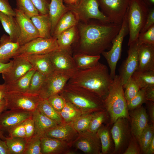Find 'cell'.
Listing matches in <instances>:
<instances>
[{"instance_id": "f5cc1de1", "label": "cell", "mask_w": 154, "mask_h": 154, "mask_svg": "<svg viewBox=\"0 0 154 154\" xmlns=\"http://www.w3.org/2000/svg\"><path fill=\"white\" fill-rule=\"evenodd\" d=\"M0 11L8 15L15 17L16 13L8 0H0Z\"/></svg>"}, {"instance_id": "44dd1931", "label": "cell", "mask_w": 154, "mask_h": 154, "mask_svg": "<svg viewBox=\"0 0 154 154\" xmlns=\"http://www.w3.org/2000/svg\"><path fill=\"white\" fill-rule=\"evenodd\" d=\"M71 146L63 141L49 137L41 138L42 154H71L75 152L70 150Z\"/></svg>"}, {"instance_id": "ab89813d", "label": "cell", "mask_w": 154, "mask_h": 154, "mask_svg": "<svg viewBox=\"0 0 154 154\" xmlns=\"http://www.w3.org/2000/svg\"><path fill=\"white\" fill-rule=\"evenodd\" d=\"M16 8L31 18L40 14L31 0H16Z\"/></svg>"}, {"instance_id": "ffe728a7", "label": "cell", "mask_w": 154, "mask_h": 154, "mask_svg": "<svg viewBox=\"0 0 154 154\" xmlns=\"http://www.w3.org/2000/svg\"><path fill=\"white\" fill-rule=\"evenodd\" d=\"M129 114L131 132L138 141L143 129L148 124V115L145 109L141 106L131 110Z\"/></svg>"}, {"instance_id": "d4e9b609", "label": "cell", "mask_w": 154, "mask_h": 154, "mask_svg": "<svg viewBox=\"0 0 154 154\" xmlns=\"http://www.w3.org/2000/svg\"><path fill=\"white\" fill-rule=\"evenodd\" d=\"M19 46L18 43L12 41L9 36L2 35L0 39V63L8 62L15 56Z\"/></svg>"}, {"instance_id": "db71d44e", "label": "cell", "mask_w": 154, "mask_h": 154, "mask_svg": "<svg viewBox=\"0 0 154 154\" xmlns=\"http://www.w3.org/2000/svg\"><path fill=\"white\" fill-rule=\"evenodd\" d=\"M154 25V7L149 8V10L144 26L140 33L144 32Z\"/></svg>"}, {"instance_id": "7402d4cb", "label": "cell", "mask_w": 154, "mask_h": 154, "mask_svg": "<svg viewBox=\"0 0 154 154\" xmlns=\"http://www.w3.org/2000/svg\"><path fill=\"white\" fill-rule=\"evenodd\" d=\"M138 60L137 70H154V45L140 44L138 52Z\"/></svg>"}, {"instance_id": "6da1fadb", "label": "cell", "mask_w": 154, "mask_h": 154, "mask_svg": "<svg viewBox=\"0 0 154 154\" xmlns=\"http://www.w3.org/2000/svg\"><path fill=\"white\" fill-rule=\"evenodd\" d=\"M121 26V24L99 21L79 23L77 26L79 40L77 53L100 55L106 50L111 48Z\"/></svg>"}, {"instance_id": "680465c9", "label": "cell", "mask_w": 154, "mask_h": 154, "mask_svg": "<svg viewBox=\"0 0 154 154\" xmlns=\"http://www.w3.org/2000/svg\"><path fill=\"white\" fill-rule=\"evenodd\" d=\"M12 60L7 63H0V74H2L8 70L12 66Z\"/></svg>"}, {"instance_id": "52a82bcc", "label": "cell", "mask_w": 154, "mask_h": 154, "mask_svg": "<svg viewBox=\"0 0 154 154\" xmlns=\"http://www.w3.org/2000/svg\"><path fill=\"white\" fill-rule=\"evenodd\" d=\"M128 33L126 13L121 28L114 40L110 50L107 51H105L102 53L108 63L110 68V74L113 79L116 75L117 64L121 56L124 38Z\"/></svg>"}, {"instance_id": "484cf974", "label": "cell", "mask_w": 154, "mask_h": 154, "mask_svg": "<svg viewBox=\"0 0 154 154\" xmlns=\"http://www.w3.org/2000/svg\"><path fill=\"white\" fill-rule=\"evenodd\" d=\"M77 26L65 30L56 39L59 50L71 54V46L78 38Z\"/></svg>"}, {"instance_id": "7c38bea8", "label": "cell", "mask_w": 154, "mask_h": 154, "mask_svg": "<svg viewBox=\"0 0 154 154\" xmlns=\"http://www.w3.org/2000/svg\"><path fill=\"white\" fill-rule=\"evenodd\" d=\"M70 78L62 73L53 72L46 76L38 95L42 99H47L53 95L59 94Z\"/></svg>"}, {"instance_id": "9a60e30c", "label": "cell", "mask_w": 154, "mask_h": 154, "mask_svg": "<svg viewBox=\"0 0 154 154\" xmlns=\"http://www.w3.org/2000/svg\"><path fill=\"white\" fill-rule=\"evenodd\" d=\"M140 44L137 40L129 46L128 56L119 70V76L123 86L138 68V52Z\"/></svg>"}, {"instance_id": "11a10c76", "label": "cell", "mask_w": 154, "mask_h": 154, "mask_svg": "<svg viewBox=\"0 0 154 154\" xmlns=\"http://www.w3.org/2000/svg\"><path fill=\"white\" fill-rule=\"evenodd\" d=\"M145 97L147 101L154 102V86L145 88Z\"/></svg>"}, {"instance_id": "f35d334b", "label": "cell", "mask_w": 154, "mask_h": 154, "mask_svg": "<svg viewBox=\"0 0 154 154\" xmlns=\"http://www.w3.org/2000/svg\"><path fill=\"white\" fill-rule=\"evenodd\" d=\"M109 116L106 110L94 113L88 130L93 133H97L103 123L107 120Z\"/></svg>"}, {"instance_id": "7a4b0ae2", "label": "cell", "mask_w": 154, "mask_h": 154, "mask_svg": "<svg viewBox=\"0 0 154 154\" xmlns=\"http://www.w3.org/2000/svg\"><path fill=\"white\" fill-rule=\"evenodd\" d=\"M113 81L107 67L99 62L90 68L78 70L67 83L84 88L104 100L108 93Z\"/></svg>"}, {"instance_id": "277c9868", "label": "cell", "mask_w": 154, "mask_h": 154, "mask_svg": "<svg viewBox=\"0 0 154 154\" xmlns=\"http://www.w3.org/2000/svg\"><path fill=\"white\" fill-rule=\"evenodd\" d=\"M124 92L119 76L116 75L108 93L104 100L111 124L120 117L125 118L129 121V113Z\"/></svg>"}, {"instance_id": "9f6ffc18", "label": "cell", "mask_w": 154, "mask_h": 154, "mask_svg": "<svg viewBox=\"0 0 154 154\" xmlns=\"http://www.w3.org/2000/svg\"><path fill=\"white\" fill-rule=\"evenodd\" d=\"M147 108L149 115L152 124H154V102L147 101Z\"/></svg>"}, {"instance_id": "4fadbf2b", "label": "cell", "mask_w": 154, "mask_h": 154, "mask_svg": "<svg viewBox=\"0 0 154 154\" xmlns=\"http://www.w3.org/2000/svg\"><path fill=\"white\" fill-rule=\"evenodd\" d=\"M129 121L127 118L120 117L114 123L110 132L114 143V153H121L129 143L131 136Z\"/></svg>"}, {"instance_id": "6125c7cd", "label": "cell", "mask_w": 154, "mask_h": 154, "mask_svg": "<svg viewBox=\"0 0 154 154\" xmlns=\"http://www.w3.org/2000/svg\"><path fill=\"white\" fill-rule=\"evenodd\" d=\"M154 153V138L149 145L145 154H153Z\"/></svg>"}, {"instance_id": "4316f807", "label": "cell", "mask_w": 154, "mask_h": 154, "mask_svg": "<svg viewBox=\"0 0 154 154\" xmlns=\"http://www.w3.org/2000/svg\"><path fill=\"white\" fill-rule=\"evenodd\" d=\"M79 20L77 14L71 9L64 14L58 21L54 30L52 37L57 39L62 32L76 26Z\"/></svg>"}, {"instance_id": "8fae6325", "label": "cell", "mask_w": 154, "mask_h": 154, "mask_svg": "<svg viewBox=\"0 0 154 154\" xmlns=\"http://www.w3.org/2000/svg\"><path fill=\"white\" fill-rule=\"evenodd\" d=\"M48 55L54 71L62 73L71 78L78 70L71 54L58 50Z\"/></svg>"}, {"instance_id": "74e56055", "label": "cell", "mask_w": 154, "mask_h": 154, "mask_svg": "<svg viewBox=\"0 0 154 154\" xmlns=\"http://www.w3.org/2000/svg\"><path fill=\"white\" fill-rule=\"evenodd\" d=\"M154 138V125L148 124L141 132L137 141L141 153L145 154Z\"/></svg>"}, {"instance_id": "8992f818", "label": "cell", "mask_w": 154, "mask_h": 154, "mask_svg": "<svg viewBox=\"0 0 154 154\" xmlns=\"http://www.w3.org/2000/svg\"><path fill=\"white\" fill-rule=\"evenodd\" d=\"M7 109L33 112L42 99L38 95L17 92H7L4 98Z\"/></svg>"}, {"instance_id": "5b68a950", "label": "cell", "mask_w": 154, "mask_h": 154, "mask_svg": "<svg viewBox=\"0 0 154 154\" xmlns=\"http://www.w3.org/2000/svg\"><path fill=\"white\" fill-rule=\"evenodd\" d=\"M149 10L143 0H130L126 13L129 34L128 46L137 40Z\"/></svg>"}, {"instance_id": "f907efd6", "label": "cell", "mask_w": 154, "mask_h": 154, "mask_svg": "<svg viewBox=\"0 0 154 154\" xmlns=\"http://www.w3.org/2000/svg\"><path fill=\"white\" fill-rule=\"evenodd\" d=\"M40 14L48 13L50 0H31Z\"/></svg>"}, {"instance_id": "ac0fdd59", "label": "cell", "mask_w": 154, "mask_h": 154, "mask_svg": "<svg viewBox=\"0 0 154 154\" xmlns=\"http://www.w3.org/2000/svg\"><path fill=\"white\" fill-rule=\"evenodd\" d=\"M13 58L11 66L2 74L3 78L5 83L15 80L33 68L30 63L24 57L16 56Z\"/></svg>"}, {"instance_id": "603a6c76", "label": "cell", "mask_w": 154, "mask_h": 154, "mask_svg": "<svg viewBox=\"0 0 154 154\" xmlns=\"http://www.w3.org/2000/svg\"><path fill=\"white\" fill-rule=\"evenodd\" d=\"M48 54H32L19 56L23 57L26 59L36 71L47 76L54 71Z\"/></svg>"}, {"instance_id": "e7e4bbea", "label": "cell", "mask_w": 154, "mask_h": 154, "mask_svg": "<svg viewBox=\"0 0 154 154\" xmlns=\"http://www.w3.org/2000/svg\"><path fill=\"white\" fill-rule=\"evenodd\" d=\"M143 1L149 8L154 7V0H143Z\"/></svg>"}, {"instance_id": "c3c4849f", "label": "cell", "mask_w": 154, "mask_h": 154, "mask_svg": "<svg viewBox=\"0 0 154 154\" xmlns=\"http://www.w3.org/2000/svg\"><path fill=\"white\" fill-rule=\"evenodd\" d=\"M23 122L11 128L7 131L9 137L26 138Z\"/></svg>"}, {"instance_id": "7dc6e473", "label": "cell", "mask_w": 154, "mask_h": 154, "mask_svg": "<svg viewBox=\"0 0 154 154\" xmlns=\"http://www.w3.org/2000/svg\"><path fill=\"white\" fill-rule=\"evenodd\" d=\"M47 100L50 105L59 114L66 102L64 99L59 94L53 95Z\"/></svg>"}, {"instance_id": "d590c367", "label": "cell", "mask_w": 154, "mask_h": 154, "mask_svg": "<svg viewBox=\"0 0 154 154\" xmlns=\"http://www.w3.org/2000/svg\"><path fill=\"white\" fill-rule=\"evenodd\" d=\"M11 154H24L27 141L26 138L9 137L5 140Z\"/></svg>"}, {"instance_id": "91938a15", "label": "cell", "mask_w": 154, "mask_h": 154, "mask_svg": "<svg viewBox=\"0 0 154 154\" xmlns=\"http://www.w3.org/2000/svg\"><path fill=\"white\" fill-rule=\"evenodd\" d=\"M7 92L5 84H0V101L4 99Z\"/></svg>"}, {"instance_id": "30bf717a", "label": "cell", "mask_w": 154, "mask_h": 154, "mask_svg": "<svg viewBox=\"0 0 154 154\" xmlns=\"http://www.w3.org/2000/svg\"><path fill=\"white\" fill-rule=\"evenodd\" d=\"M101 11L112 22L121 24L130 0H97Z\"/></svg>"}, {"instance_id": "8d00e7d4", "label": "cell", "mask_w": 154, "mask_h": 154, "mask_svg": "<svg viewBox=\"0 0 154 154\" xmlns=\"http://www.w3.org/2000/svg\"><path fill=\"white\" fill-rule=\"evenodd\" d=\"M37 108L45 116L58 124L64 123L59 114L50 105L47 99H41Z\"/></svg>"}, {"instance_id": "60d3db41", "label": "cell", "mask_w": 154, "mask_h": 154, "mask_svg": "<svg viewBox=\"0 0 154 154\" xmlns=\"http://www.w3.org/2000/svg\"><path fill=\"white\" fill-rule=\"evenodd\" d=\"M46 76L35 71L31 79L27 93L32 94L38 95Z\"/></svg>"}, {"instance_id": "f1b7e54d", "label": "cell", "mask_w": 154, "mask_h": 154, "mask_svg": "<svg viewBox=\"0 0 154 154\" xmlns=\"http://www.w3.org/2000/svg\"><path fill=\"white\" fill-rule=\"evenodd\" d=\"M70 9L69 7L64 4L63 0H50L48 14L51 23L50 34L52 37L58 21L64 14Z\"/></svg>"}, {"instance_id": "e575fe53", "label": "cell", "mask_w": 154, "mask_h": 154, "mask_svg": "<svg viewBox=\"0 0 154 154\" xmlns=\"http://www.w3.org/2000/svg\"><path fill=\"white\" fill-rule=\"evenodd\" d=\"M59 114L63 123H72L83 114L73 105L66 102Z\"/></svg>"}, {"instance_id": "94428289", "label": "cell", "mask_w": 154, "mask_h": 154, "mask_svg": "<svg viewBox=\"0 0 154 154\" xmlns=\"http://www.w3.org/2000/svg\"><path fill=\"white\" fill-rule=\"evenodd\" d=\"M80 0H63L66 5L71 7L76 5L79 3Z\"/></svg>"}, {"instance_id": "2e32d148", "label": "cell", "mask_w": 154, "mask_h": 154, "mask_svg": "<svg viewBox=\"0 0 154 154\" xmlns=\"http://www.w3.org/2000/svg\"><path fill=\"white\" fill-rule=\"evenodd\" d=\"M14 9L16 13L15 17L20 28V33L17 41L19 46L39 37L38 31L31 19L16 8Z\"/></svg>"}, {"instance_id": "ba28073f", "label": "cell", "mask_w": 154, "mask_h": 154, "mask_svg": "<svg viewBox=\"0 0 154 154\" xmlns=\"http://www.w3.org/2000/svg\"><path fill=\"white\" fill-rule=\"evenodd\" d=\"M58 50L56 38L53 37L50 38L39 37L20 46L14 57L32 54H46Z\"/></svg>"}, {"instance_id": "816d5d0a", "label": "cell", "mask_w": 154, "mask_h": 154, "mask_svg": "<svg viewBox=\"0 0 154 154\" xmlns=\"http://www.w3.org/2000/svg\"><path fill=\"white\" fill-rule=\"evenodd\" d=\"M26 133V138L28 139L34 134L35 126L32 117L23 122Z\"/></svg>"}, {"instance_id": "f6af8a7d", "label": "cell", "mask_w": 154, "mask_h": 154, "mask_svg": "<svg viewBox=\"0 0 154 154\" xmlns=\"http://www.w3.org/2000/svg\"><path fill=\"white\" fill-rule=\"evenodd\" d=\"M145 88L141 89L137 94L127 103L128 110H132L141 106L147 100L145 97Z\"/></svg>"}, {"instance_id": "1f68e13d", "label": "cell", "mask_w": 154, "mask_h": 154, "mask_svg": "<svg viewBox=\"0 0 154 154\" xmlns=\"http://www.w3.org/2000/svg\"><path fill=\"white\" fill-rule=\"evenodd\" d=\"M73 57L79 70L88 69L95 66L99 62L100 55H92L77 53Z\"/></svg>"}, {"instance_id": "5bb4252c", "label": "cell", "mask_w": 154, "mask_h": 154, "mask_svg": "<svg viewBox=\"0 0 154 154\" xmlns=\"http://www.w3.org/2000/svg\"><path fill=\"white\" fill-rule=\"evenodd\" d=\"M72 146L86 154H102L101 142L97 133L88 130L79 134Z\"/></svg>"}, {"instance_id": "be15d7a7", "label": "cell", "mask_w": 154, "mask_h": 154, "mask_svg": "<svg viewBox=\"0 0 154 154\" xmlns=\"http://www.w3.org/2000/svg\"><path fill=\"white\" fill-rule=\"evenodd\" d=\"M7 109L6 102L4 99L0 101V114Z\"/></svg>"}, {"instance_id": "836d02e7", "label": "cell", "mask_w": 154, "mask_h": 154, "mask_svg": "<svg viewBox=\"0 0 154 154\" xmlns=\"http://www.w3.org/2000/svg\"><path fill=\"white\" fill-rule=\"evenodd\" d=\"M141 89L154 86V70H137L131 76Z\"/></svg>"}, {"instance_id": "f546056e", "label": "cell", "mask_w": 154, "mask_h": 154, "mask_svg": "<svg viewBox=\"0 0 154 154\" xmlns=\"http://www.w3.org/2000/svg\"><path fill=\"white\" fill-rule=\"evenodd\" d=\"M31 19L38 31L39 37L44 38L52 37L50 34L51 23L48 13L40 14Z\"/></svg>"}, {"instance_id": "83f0119b", "label": "cell", "mask_w": 154, "mask_h": 154, "mask_svg": "<svg viewBox=\"0 0 154 154\" xmlns=\"http://www.w3.org/2000/svg\"><path fill=\"white\" fill-rule=\"evenodd\" d=\"M0 21L11 40L13 42H17L20 30L15 17L8 15L0 11Z\"/></svg>"}, {"instance_id": "681fc988", "label": "cell", "mask_w": 154, "mask_h": 154, "mask_svg": "<svg viewBox=\"0 0 154 154\" xmlns=\"http://www.w3.org/2000/svg\"><path fill=\"white\" fill-rule=\"evenodd\" d=\"M136 138L132 135L127 148L124 151L123 154H139L141 152L138 142Z\"/></svg>"}, {"instance_id": "d6986e66", "label": "cell", "mask_w": 154, "mask_h": 154, "mask_svg": "<svg viewBox=\"0 0 154 154\" xmlns=\"http://www.w3.org/2000/svg\"><path fill=\"white\" fill-rule=\"evenodd\" d=\"M78 135L79 133L74 129L72 123H64L48 130L43 136L63 141L72 147V143Z\"/></svg>"}, {"instance_id": "ee69618b", "label": "cell", "mask_w": 154, "mask_h": 154, "mask_svg": "<svg viewBox=\"0 0 154 154\" xmlns=\"http://www.w3.org/2000/svg\"><path fill=\"white\" fill-rule=\"evenodd\" d=\"M123 87L125 88L124 93L127 103L134 98L141 89L132 77L128 80Z\"/></svg>"}, {"instance_id": "b9f144b4", "label": "cell", "mask_w": 154, "mask_h": 154, "mask_svg": "<svg viewBox=\"0 0 154 154\" xmlns=\"http://www.w3.org/2000/svg\"><path fill=\"white\" fill-rule=\"evenodd\" d=\"M93 113L83 114L72 123L74 128L79 134L88 130Z\"/></svg>"}, {"instance_id": "bcb514c9", "label": "cell", "mask_w": 154, "mask_h": 154, "mask_svg": "<svg viewBox=\"0 0 154 154\" xmlns=\"http://www.w3.org/2000/svg\"><path fill=\"white\" fill-rule=\"evenodd\" d=\"M137 40L140 44H146L154 45V25L144 32L140 33Z\"/></svg>"}, {"instance_id": "3957f363", "label": "cell", "mask_w": 154, "mask_h": 154, "mask_svg": "<svg viewBox=\"0 0 154 154\" xmlns=\"http://www.w3.org/2000/svg\"><path fill=\"white\" fill-rule=\"evenodd\" d=\"M59 94L66 102L73 105L83 114L106 110L103 99L83 87L67 83Z\"/></svg>"}, {"instance_id": "d6a6232c", "label": "cell", "mask_w": 154, "mask_h": 154, "mask_svg": "<svg viewBox=\"0 0 154 154\" xmlns=\"http://www.w3.org/2000/svg\"><path fill=\"white\" fill-rule=\"evenodd\" d=\"M108 128L107 125H102L97 132L100 140L102 154H103L110 153L112 151L113 152L114 151L112 141V138Z\"/></svg>"}, {"instance_id": "9c48e42d", "label": "cell", "mask_w": 154, "mask_h": 154, "mask_svg": "<svg viewBox=\"0 0 154 154\" xmlns=\"http://www.w3.org/2000/svg\"><path fill=\"white\" fill-rule=\"evenodd\" d=\"M69 7L77 14L79 21L84 23L92 19L103 22H111L100 10L97 0H80L76 5Z\"/></svg>"}, {"instance_id": "e0dca14e", "label": "cell", "mask_w": 154, "mask_h": 154, "mask_svg": "<svg viewBox=\"0 0 154 154\" xmlns=\"http://www.w3.org/2000/svg\"><path fill=\"white\" fill-rule=\"evenodd\" d=\"M32 112L19 110H5L0 114V129L7 131L31 117Z\"/></svg>"}, {"instance_id": "7bdbcfd3", "label": "cell", "mask_w": 154, "mask_h": 154, "mask_svg": "<svg viewBox=\"0 0 154 154\" xmlns=\"http://www.w3.org/2000/svg\"><path fill=\"white\" fill-rule=\"evenodd\" d=\"M41 137L34 135L27 139L24 154H42L41 149Z\"/></svg>"}, {"instance_id": "4dcf8cb0", "label": "cell", "mask_w": 154, "mask_h": 154, "mask_svg": "<svg viewBox=\"0 0 154 154\" xmlns=\"http://www.w3.org/2000/svg\"><path fill=\"white\" fill-rule=\"evenodd\" d=\"M36 70L32 69L25 74L13 82L5 83L7 92H17L27 93L33 75Z\"/></svg>"}, {"instance_id": "6f0895ef", "label": "cell", "mask_w": 154, "mask_h": 154, "mask_svg": "<svg viewBox=\"0 0 154 154\" xmlns=\"http://www.w3.org/2000/svg\"><path fill=\"white\" fill-rule=\"evenodd\" d=\"M0 154H11L5 141L0 139Z\"/></svg>"}, {"instance_id": "03108f58", "label": "cell", "mask_w": 154, "mask_h": 154, "mask_svg": "<svg viewBox=\"0 0 154 154\" xmlns=\"http://www.w3.org/2000/svg\"><path fill=\"white\" fill-rule=\"evenodd\" d=\"M6 137L4 135V131L0 129V139L5 140Z\"/></svg>"}, {"instance_id": "cb8c5ba5", "label": "cell", "mask_w": 154, "mask_h": 154, "mask_svg": "<svg viewBox=\"0 0 154 154\" xmlns=\"http://www.w3.org/2000/svg\"><path fill=\"white\" fill-rule=\"evenodd\" d=\"M32 118L35 128L34 135L41 137L48 130L60 124L45 116L37 108L32 112Z\"/></svg>"}]
</instances>
